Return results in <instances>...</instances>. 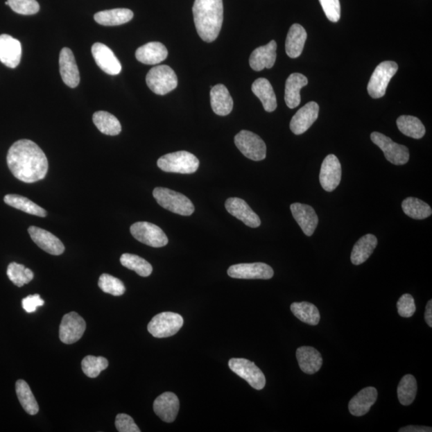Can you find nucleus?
<instances>
[{
  "label": "nucleus",
  "instance_id": "f257e3e1",
  "mask_svg": "<svg viewBox=\"0 0 432 432\" xmlns=\"http://www.w3.org/2000/svg\"><path fill=\"white\" fill-rule=\"evenodd\" d=\"M7 163L15 178L27 184L44 180L49 171L46 155L29 139H20L12 144L8 153Z\"/></svg>",
  "mask_w": 432,
  "mask_h": 432
},
{
  "label": "nucleus",
  "instance_id": "f03ea898",
  "mask_svg": "<svg viewBox=\"0 0 432 432\" xmlns=\"http://www.w3.org/2000/svg\"><path fill=\"white\" fill-rule=\"evenodd\" d=\"M192 12L200 38L207 43L216 40L223 25V0H195Z\"/></svg>",
  "mask_w": 432,
  "mask_h": 432
},
{
  "label": "nucleus",
  "instance_id": "7ed1b4c3",
  "mask_svg": "<svg viewBox=\"0 0 432 432\" xmlns=\"http://www.w3.org/2000/svg\"><path fill=\"white\" fill-rule=\"evenodd\" d=\"M157 165L165 173L192 174L199 169L200 161L195 155L180 150L162 156L158 159Z\"/></svg>",
  "mask_w": 432,
  "mask_h": 432
},
{
  "label": "nucleus",
  "instance_id": "20e7f679",
  "mask_svg": "<svg viewBox=\"0 0 432 432\" xmlns=\"http://www.w3.org/2000/svg\"><path fill=\"white\" fill-rule=\"evenodd\" d=\"M153 196L161 207L175 214L189 216L195 211V207L192 202L189 198L179 192L165 189V187H156L153 191Z\"/></svg>",
  "mask_w": 432,
  "mask_h": 432
},
{
  "label": "nucleus",
  "instance_id": "39448f33",
  "mask_svg": "<svg viewBox=\"0 0 432 432\" xmlns=\"http://www.w3.org/2000/svg\"><path fill=\"white\" fill-rule=\"evenodd\" d=\"M146 82L156 95L164 96L175 89L178 85V78L171 67L160 65L149 71Z\"/></svg>",
  "mask_w": 432,
  "mask_h": 432
},
{
  "label": "nucleus",
  "instance_id": "423d86ee",
  "mask_svg": "<svg viewBox=\"0 0 432 432\" xmlns=\"http://www.w3.org/2000/svg\"><path fill=\"white\" fill-rule=\"evenodd\" d=\"M398 69V64L393 61H384L379 64L374 69L370 81L368 83L369 96L373 98L384 96L388 83L397 74Z\"/></svg>",
  "mask_w": 432,
  "mask_h": 432
},
{
  "label": "nucleus",
  "instance_id": "0eeeda50",
  "mask_svg": "<svg viewBox=\"0 0 432 432\" xmlns=\"http://www.w3.org/2000/svg\"><path fill=\"white\" fill-rule=\"evenodd\" d=\"M184 325V319L174 312H162L153 317L150 321L148 330L150 335L159 339L173 336Z\"/></svg>",
  "mask_w": 432,
  "mask_h": 432
},
{
  "label": "nucleus",
  "instance_id": "6e6552de",
  "mask_svg": "<svg viewBox=\"0 0 432 432\" xmlns=\"http://www.w3.org/2000/svg\"><path fill=\"white\" fill-rule=\"evenodd\" d=\"M372 141L383 150L385 158L394 165H404L408 162L409 150L406 146L395 143L391 138L379 132L371 134Z\"/></svg>",
  "mask_w": 432,
  "mask_h": 432
},
{
  "label": "nucleus",
  "instance_id": "1a4fd4ad",
  "mask_svg": "<svg viewBox=\"0 0 432 432\" xmlns=\"http://www.w3.org/2000/svg\"><path fill=\"white\" fill-rule=\"evenodd\" d=\"M235 144L241 153L250 159L261 161L266 158V144L257 134L243 130L236 135Z\"/></svg>",
  "mask_w": 432,
  "mask_h": 432
},
{
  "label": "nucleus",
  "instance_id": "9d476101",
  "mask_svg": "<svg viewBox=\"0 0 432 432\" xmlns=\"http://www.w3.org/2000/svg\"><path fill=\"white\" fill-rule=\"evenodd\" d=\"M130 231L135 239L150 247L162 248L169 243V238L162 229L152 223H135Z\"/></svg>",
  "mask_w": 432,
  "mask_h": 432
},
{
  "label": "nucleus",
  "instance_id": "9b49d317",
  "mask_svg": "<svg viewBox=\"0 0 432 432\" xmlns=\"http://www.w3.org/2000/svg\"><path fill=\"white\" fill-rule=\"evenodd\" d=\"M231 370L246 381L248 384L257 390H262L266 384L264 374L254 364L246 358H233L228 362Z\"/></svg>",
  "mask_w": 432,
  "mask_h": 432
},
{
  "label": "nucleus",
  "instance_id": "f8f14e48",
  "mask_svg": "<svg viewBox=\"0 0 432 432\" xmlns=\"http://www.w3.org/2000/svg\"><path fill=\"white\" fill-rule=\"evenodd\" d=\"M229 277L242 279H269L274 275L272 267L264 263H239L227 270Z\"/></svg>",
  "mask_w": 432,
  "mask_h": 432
},
{
  "label": "nucleus",
  "instance_id": "ddd939ff",
  "mask_svg": "<svg viewBox=\"0 0 432 432\" xmlns=\"http://www.w3.org/2000/svg\"><path fill=\"white\" fill-rule=\"evenodd\" d=\"M85 330L86 322L83 317L76 312H70L62 317L60 327V339L66 345H71L81 339Z\"/></svg>",
  "mask_w": 432,
  "mask_h": 432
},
{
  "label": "nucleus",
  "instance_id": "4468645a",
  "mask_svg": "<svg viewBox=\"0 0 432 432\" xmlns=\"http://www.w3.org/2000/svg\"><path fill=\"white\" fill-rule=\"evenodd\" d=\"M342 169L335 155H329L322 162L320 173V184L325 191H333L340 185Z\"/></svg>",
  "mask_w": 432,
  "mask_h": 432
},
{
  "label": "nucleus",
  "instance_id": "2eb2a0df",
  "mask_svg": "<svg viewBox=\"0 0 432 432\" xmlns=\"http://www.w3.org/2000/svg\"><path fill=\"white\" fill-rule=\"evenodd\" d=\"M92 52L98 67L107 74L116 76L121 72V62L107 46L96 43L92 46Z\"/></svg>",
  "mask_w": 432,
  "mask_h": 432
},
{
  "label": "nucleus",
  "instance_id": "dca6fc26",
  "mask_svg": "<svg viewBox=\"0 0 432 432\" xmlns=\"http://www.w3.org/2000/svg\"><path fill=\"white\" fill-rule=\"evenodd\" d=\"M320 107L316 102H309L295 113L291 119L290 128L295 135H302L308 131L318 119Z\"/></svg>",
  "mask_w": 432,
  "mask_h": 432
},
{
  "label": "nucleus",
  "instance_id": "f3484780",
  "mask_svg": "<svg viewBox=\"0 0 432 432\" xmlns=\"http://www.w3.org/2000/svg\"><path fill=\"white\" fill-rule=\"evenodd\" d=\"M28 233L36 245L44 252L53 256H60L64 252L65 247L60 239L44 229L31 226L28 228Z\"/></svg>",
  "mask_w": 432,
  "mask_h": 432
},
{
  "label": "nucleus",
  "instance_id": "a211bd4d",
  "mask_svg": "<svg viewBox=\"0 0 432 432\" xmlns=\"http://www.w3.org/2000/svg\"><path fill=\"white\" fill-rule=\"evenodd\" d=\"M227 211L244 225L252 228H257L261 225V221L254 213L245 201L239 198H229L225 202Z\"/></svg>",
  "mask_w": 432,
  "mask_h": 432
},
{
  "label": "nucleus",
  "instance_id": "6ab92c4d",
  "mask_svg": "<svg viewBox=\"0 0 432 432\" xmlns=\"http://www.w3.org/2000/svg\"><path fill=\"white\" fill-rule=\"evenodd\" d=\"M290 208L295 221L298 223L305 235L308 236L313 235L319 223V218L314 208L300 202H295Z\"/></svg>",
  "mask_w": 432,
  "mask_h": 432
},
{
  "label": "nucleus",
  "instance_id": "aec40b11",
  "mask_svg": "<svg viewBox=\"0 0 432 432\" xmlns=\"http://www.w3.org/2000/svg\"><path fill=\"white\" fill-rule=\"evenodd\" d=\"M22 57L20 42L9 35H0V61L10 69H15Z\"/></svg>",
  "mask_w": 432,
  "mask_h": 432
},
{
  "label": "nucleus",
  "instance_id": "412c9836",
  "mask_svg": "<svg viewBox=\"0 0 432 432\" xmlns=\"http://www.w3.org/2000/svg\"><path fill=\"white\" fill-rule=\"evenodd\" d=\"M154 412L166 423H173L180 410V400L173 392H164L155 399Z\"/></svg>",
  "mask_w": 432,
  "mask_h": 432
},
{
  "label": "nucleus",
  "instance_id": "4be33fe9",
  "mask_svg": "<svg viewBox=\"0 0 432 432\" xmlns=\"http://www.w3.org/2000/svg\"><path fill=\"white\" fill-rule=\"evenodd\" d=\"M60 71L67 86L75 88L80 81V71L78 69L74 54L71 49L64 48L60 51Z\"/></svg>",
  "mask_w": 432,
  "mask_h": 432
},
{
  "label": "nucleus",
  "instance_id": "5701e85b",
  "mask_svg": "<svg viewBox=\"0 0 432 432\" xmlns=\"http://www.w3.org/2000/svg\"><path fill=\"white\" fill-rule=\"evenodd\" d=\"M277 44L275 40L270 41L267 45L259 46L250 56V66L256 71L272 69L277 60Z\"/></svg>",
  "mask_w": 432,
  "mask_h": 432
},
{
  "label": "nucleus",
  "instance_id": "b1692460",
  "mask_svg": "<svg viewBox=\"0 0 432 432\" xmlns=\"http://www.w3.org/2000/svg\"><path fill=\"white\" fill-rule=\"evenodd\" d=\"M378 398L377 390L368 387L361 390L348 404L350 413L354 416H363L370 411Z\"/></svg>",
  "mask_w": 432,
  "mask_h": 432
},
{
  "label": "nucleus",
  "instance_id": "393cba45",
  "mask_svg": "<svg viewBox=\"0 0 432 432\" xmlns=\"http://www.w3.org/2000/svg\"><path fill=\"white\" fill-rule=\"evenodd\" d=\"M168 55V49L159 42H150L135 51L137 60L147 65L158 64L165 60Z\"/></svg>",
  "mask_w": 432,
  "mask_h": 432
},
{
  "label": "nucleus",
  "instance_id": "a878e982",
  "mask_svg": "<svg viewBox=\"0 0 432 432\" xmlns=\"http://www.w3.org/2000/svg\"><path fill=\"white\" fill-rule=\"evenodd\" d=\"M308 78L300 73H293L286 81L284 100L287 106L293 109L297 107L301 102L300 90L308 85Z\"/></svg>",
  "mask_w": 432,
  "mask_h": 432
},
{
  "label": "nucleus",
  "instance_id": "bb28decb",
  "mask_svg": "<svg viewBox=\"0 0 432 432\" xmlns=\"http://www.w3.org/2000/svg\"><path fill=\"white\" fill-rule=\"evenodd\" d=\"M299 366L306 374H312L320 370L322 358L320 352L312 347H300L296 351Z\"/></svg>",
  "mask_w": 432,
  "mask_h": 432
},
{
  "label": "nucleus",
  "instance_id": "cd10ccee",
  "mask_svg": "<svg viewBox=\"0 0 432 432\" xmlns=\"http://www.w3.org/2000/svg\"><path fill=\"white\" fill-rule=\"evenodd\" d=\"M210 96L212 110L218 116H225L232 112L234 102L225 85H218L213 87Z\"/></svg>",
  "mask_w": 432,
  "mask_h": 432
},
{
  "label": "nucleus",
  "instance_id": "c85d7f7f",
  "mask_svg": "<svg viewBox=\"0 0 432 432\" xmlns=\"http://www.w3.org/2000/svg\"><path fill=\"white\" fill-rule=\"evenodd\" d=\"M306 37L308 35L300 24H295L291 26L285 43L286 52L290 58H297L302 54Z\"/></svg>",
  "mask_w": 432,
  "mask_h": 432
},
{
  "label": "nucleus",
  "instance_id": "c756f323",
  "mask_svg": "<svg viewBox=\"0 0 432 432\" xmlns=\"http://www.w3.org/2000/svg\"><path fill=\"white\" fill-rule=\"evenodd\" d=\"M252 90L261 101L264 110L273 112L277 107V96L270 83L264 78H259L253 83Z\"/></svg>",
  "mask_w": 432,
  "mask_h": 432
},
{
  "label": "nucleus",
  "instance_id": "7c9ffc66",
  "mask_svg": "<svg viewBox=\"0 0 432 432\" xmlns=\"http://www.w3.org/2000/svg\"><path fill=\"white\" fill-rule=\"evenodd\" d=\"M377 244V238L372 234H367V235L362 236L353 247L351 254L352 263L354 265H361L365 263L368 258L372 256Z\"/></svg>",
  "mask_w": 432,
  "mask_h": 432
},
{
  "label": "nucleus",
  "instance_id": "2f4dec72",
  "mask_svg": "<svg viewBox=\"0 0 432 432\" xmlns=\"http://www.w3.org/2000/svg\"><path fill=\"white\" fill-rule=\"evenodd\" d=\"M134 14L127 8L103 10L94 17L96 22L103 26H118L127 24L133 19Z\"/></svg>",
  "mask_w": 432,
  "mask_h": 432
},
{
  "label": "nucleus",
  "instance_id": "473e14b6",
  "mask_svg": "<svg viewBox=\"0 0 432 432\" xmlns=\"http://www.w3.org/2000/svg\"><path fill=\"white\" fill-rule=\"evenodd\" d=\"M291 311L296 318L311 326H316L320 320L318 309L309 302H300L291 305Z\"/></svg>",
  "mask_w": 432,
  "mask_h": 432
},
{
  "label": "nucleus",
  "instance_id": "72a5a7b5",
  "mask_svg": "<svg viewBox=\"0 0 432 432\" xmlns=\"http://www.w3.org/2000/svg\"><path fill=\"white\" fill-rule=\"evenodd\" d=\"M93 122L96 128L104 135H117L122 131L119 119L107 112H97L93 114Z\"/></svg>",
  "mask_w": 432,
  "mask_h": 432
},
{
  "label": "nucleus",
  "instance_id": "f704fd0d",
  "mask_svg": "<svg viewBox=\"0 0 432 432\" xmlns=\"http://www.w3.org/2000/svg\"><path fill=\"white\" fill-rule=\"evenodd\" d=\"M5 204L17 208V209L23 211L28 214L45 217L46 216V211L35 202L30 200L28 198L21 196L19 195H7L4 197Z\"/></svg>",
  "mask_w": 432,
  "mask_h": 432
},
{
  "label": "nucleus",
  "instance_id": "c9c22d12",
  "mask_svg": "<svg viewBox=\"0 0 432 432\" xmlns=\"http://www.w3.org/2000/svg\"><path fill=\"white\" fill-rule=\"evenodd\" d=\"M15 390L19 403L25 412L31 415L37 414L40 410L39 405L28 383L23 379H19L15 383Z\"/></svg>",
  "mask_w": 432,
  "mask_h": 432
},
{
  "label": "nucleus",
  "instance_id": "e433bc0d",
  "mask_svg": "<svg viewBox=\"0 0 432 432\" xmlns=\"http://www.w3.org/2000/svg\"><path fill=\"white\" fill-rule=\"evenodd\" d=\"M397 123L399 131L408 137L420 139L424 137L426 129L418 118L401 116L397 119Z\"/></svg>",
  "mask_w": 432,
  "mask_h": 432
},
{
  "label": "nucleus",
  "instance_id": "4c0bfd02",
  "mask_svg": "<svg viewBox=\"0 0 432 432\" xmlns=\"http://www.w3.org/2000/svg\"><path fill=\"white\" fill-rule=\"evenodd\" d=\"M402 208L405 214L414 220H424L432 214L431 207L417 198L408 197L403 201Z\"/></svg>",
  "mask_w": 432,
  "mask_h": 432
},
{
  "label": "nucleus",
  "instance_id": "58836bf2",
  "mask_svg": "<svg viewBox=\"0 0 432 432\" xmlns=\"http://www.w3.org/2000/svg\"><path fill=\"white\" fill-rule=\"evenodd\" d=\"M400 404L408 406L413 403L417 394V382L413 374H406L399 383L397 388Z\"/></svg>",
  "mask_w": 432,
  "mask_h": 432
},
{
  "label": "nucleus",
  "instance_id": "ea45409f",
  "mask_svg": "<svg viewBox=\"0 0 432 432\" xmlns=\"http://www.w3.org/2000/svg\"><path fill=\"white\" fill-rule=\"evenodd\" d=\"M121 263L123 267L134 270L142 277H148L153 273L152 265L147 260L137 256V254H123L121 257Z\"/></svg>",
  "mask_w": 432,
  "mask_h": 432
},
{
  "label": "nucleus",
  "instance_id": "a19ab883",
  "mask_svg": "<svg viewBox=\"0 0 432 432\" xmlns=\"http://www.w3.org/2000/svg\"><path fill=\"white\" fill-rule=\"evenodd\" d=\"M7 274L9 279L19 288L29 284L34 278L33 270L15 262L8 265Z\"/></svg>",
  "mask_w": 432,
  "mask_h": 432
},
{
  "label": "nucleus",
  "instance_id": "79ce46f5",
  "mask_svg": "<svg viewBox=\"0 0 432 432\" xmlns=\"http://www.w3.org/2000/svg\"><path fill=\"white\" fill-rule=\"evenodd\" d=\"M82 370L89 378H96L108 367L107 358L102 356H87L82 361Z\"/></svg>",
  "mask_w": 432,
  "mask_h": 432
},
{
  "label": "nucleus",
  "instance_id": "37998d69",
  "mask_svg": "<svg viewBox=\"0 0 432 432\" xmlns=\"http://www.w3.org/2000/svg\"><path fill=\"white\" fill-rule=\"evenodd\" d=\"M98 285L103 293L114 296H121L126 291V288H125V286L121 279L108 274L101 275L98 279Z\"/></svg>",
  "mask_w": 432,
  "mask_h": 432
},
{
  "label": "nucleus",
  "instance_id": "c03bdc74",
  "mask_svg": "<svg viewBox=\"0 0 432 432\" xmlns=\"http://www.w3.org/2000/svg\"><path fill=\"white\" fill-rule=\"evenodd\" d=\"M8 3L15 12L20 15H35L40 10V4L36 0H8Z\"/></svg>",
  "mask_w": 432,
  "mask_h": 432
},
{
  "label": "nucleus",
  "instance_id": "a18cd8bd",
  "mask_svg": "<svg viewBox=\"0 0 432 432\" xmlns=\"http://www.w3.org/2000/svg\"><path fill=\"white\" fill-rule=\"evenodd\" d=\"M399 315L404 318H410L416 311V306L412 295L404 294L397 302Z\"/></svg>",
  "mask_w": 432,
  "mask_h": 432
},
{
  "label": "nucleus",
  "instance_id": "49530a36",
  "mask_svg": "<svg viewBox=\"0 0 432 432\" xmlns=\"http://www.w3.org/2000/svg\"><path fill=\"white\" fill-rule=\"evenodd\" d=\"M327 19L336 23L340 19L341 8L340 0H320Z\"/></svg>",
  "mask_w": 432,
  "mask_h": 432
},
{
  "label": "nucleus",
  "instance_id": "de8ad7c7",
  "mask_svg": "<svg viewBox=\"0 0 432 432\" xmlns=\"http://www.w3.org/2000/svg\"><path fill=\"white\" fill-rule=\"evenodd\" d=\"M116 429L119 432H140L131 416L127 414H119L116 419Z\"/></svg>",
  "mask_w": 432,
  "mask_h": 432
},
{
  "label": "nucleus",
  "instance_id": "09e8293b",
  "mask_svg": "<svg viewBox=\"0 0 432 432\" xmlns=\"http://www.w3.org/2000/svg\"><path fill=\"white\" fill-rule=\"evenodd\" d=\"M44 304V300H42L38 294L28 295L22 300L23 309L28 313H33V312L37 310L39 306Z\"/></svg>",
  "mask_w": 432,
  "mask_h": 432
},
{
  "label": "nucleus",
  "instance_id": "8fccbe9b",
  "mask_svg": "<svg viewBox=\"0 0 432 432\" xmlns=\"http://www.w3.org/2000/svg\"><path fill=\"white\" fill-rule=\"evenodd\" d=\"M431 428L429 426H408L400 429L399 432H429L431 431Z\"/></svg>",
  "mask_w": 432,
  "mask_h": 432
},
{
  "label": "nucleus",
  "instance_id": "3c124183",
  "mask_svg": "<svg viewBox=\"0 0 432 432\" xmlns=\"http://www.w3.org/2000/svg\"><path fill=\"white\" fill-rule=\"evenodd\" d=\"M425 320L430 327H432V300L428 302L425 311Z\"/></svg>",
  "mask_w": 432,
  "mask_h": 432
}]
</instances>
